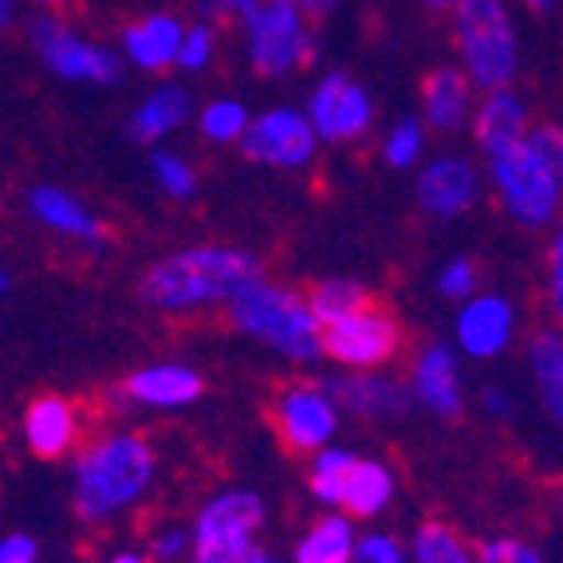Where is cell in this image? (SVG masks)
Segmentation results:
<instances>
[{"label": "cell", "mask_w": 563, "mask_h": 563, "mask_svg": "<svg viewBox=\"0 0 563 563\" xmlns=\"http://www.w3.org/2000/svg\"><path fill=\"white\" fill-rule=\"evenodd\" d=\"M264 280V264L244 249L198 244L151 264L142 276V300L158 311H198L229 303L241 288Z\"/></svg>", "instance_id": "obj_1"}, {"label": "cell", "mask_w": 563, "mask_h": 563, "mask_svg": "<svg viewBox=\"0 0 563 563\" xmlns=\"http://www.w3.org/2000/svg\"><path fill=\"white\" fill-rule=\"evenodd\" d=\"M488 178L497 186L505 213L525 229L555 225L563 194V134L536 126L525 139L488 154Z\"/></svg>", "instance_id": "obj_2"}, {"label": "cell", "mask_w": 563, "mask_h": 563, "mask_svg": "<svg viewBox=\"0 0 563 563\" xmlns=\"http://www.w3.org/2000/svg\"><path fill=\"white\" fill-rule=\"evenodd\" d=\"M154 470H158V457L142 433H107L87 445L71 470V500L79 520L103 525L119 517L122 508L139 505L154 485Z\"/></svg>", "instance_id": "obj_3"}, {"label": "cell", "mask_w": 563, "mask_h": 563, "mask_svg": "<svg viewBox=\"0 0 563 563\" xmlns=\"http://www.w3.org/2000/svg\"><path fill=\"white\" fill-rule=\"evenodd\" d=\"M225 311L236 331L261 339V343L296 358V363H311V358L323 355V328L308 311V300L284 288V284H249L225 303Z\"/></svg>", "instance_id": "obj_4"}, {"label": "cell", "mask_w": 563, "mask_h": 563, "mask_svg": "<svg viewBox=\"0 0 563 563\" xmlns=\"http://www.w3.org/2000/svg\"><path fill=\"white\" fill-rule=\"evenodd\" d=\"M457 36L461 56L470 67L473 84L497 91L517 76V36L505 16L500 0H457Z\"/></svg>", "instance_id": "obj_5"}, {"label": "cell", "mask_w": 563, "mask_h": 563, "mask_svg": "<svg viewBox=\"0 0 563 563\" xmlns=\"http://www.w3.org/2000/svg\"><path fill=\"white\" fill-rule=\"evenodd\" d=\"M264 525V500L249 488H229L206 500L189 528V563H236Z\"/></svg>", "instance_id": "obj_6"}, {"label": "cell", "mask_w": 563, "mask_h": 563, "mask_svg": "<svg viewBox=\"0 0 563 563\" xmlns=\"http://www.w3.org/2000/svg\"><path fill=\"white\" fill-rule=\"evenodd\" d=\"M249 59L256 76H284L311 59V40L296 0H261L249 20Z\"/></svg>", "instance_id": "obj_7"}, {"label": "cell", "mask_w": 563, "mask_h": 563, "mask_svg": "<svg viewBox=\"0 0 563 563\" xmlns=\"http://www.w3.org/2000/svg\"><path fill=\"white\" fill-rule=\"evenodd\" d=\"M402 347V328L390 311L366 303L343 320L323 328V355H331L347 371H378Z\"/></svg>", "instance_id": "obj_8"}, {"label": "cell", "mask_w": 563, "mask_h": 563, "mask_svg": "<svg viewBox=\"0 0 563 563\" xmlns=\"http://www.w3.org/2000/svg\"><path fill=\"white\" fill-rule=\"evenodd\" d=\"M32 47L40 52L52 71L59 79H71V84H119L122 79V64L103 52V47L87 44L84 36L67 29L64 20L56 16H36L29 24Z\"/></svg>", "instance_id": "obj_9"}, {"label": "cell", "mask_w": 563, "mask_h": 563, "mask_svg": "<svg viewBox=\"0 0 563 563\" xmlns=\"http://www.w3.org/2000/svg\"><path fill=\"white\" fill-rule=\"evenodd\" d=\"M273 426L288 453H316L335 438L339 410L323 383H296L276 395Z\"/></svg>", "instance_id": "obj_10"}, {"label": "cell", "mask_w": 563, "mask_h": 563, "mask_svg": "<svg viewBox=\"0 0 563 563\" xmlns=\"http://www.w3.org/2000/svg\"><path fill=\"white\" fill-rule=\"evenodd\" d=\"M241 146L249 162H261V166H276V169H300L316 154V131H311L308 114L276 107V111L261 114L256 122L244 126Z\"/></svg>", "instance_id": "obj_11"}, {"label": "cell", "mask_w": 563, "mask_h": 563, "mask_svg": "<svg viewBox=\"0 0 563 563\" xmlns=\"http://www.w3.org/2000/svg\"><path fill=\"white\" fill-rule=\"evenodd\" d=\"M375 119V103L358 84H351L343 71H331L320 79V87L311 91L308 122L316 139L323 142H355L371 131Z\"/></svg>", "instance_id": "obj_12"}, {"label": "cell", "mask_w": 563, "mask_h": 563, "mask_svg": "<svg viewBox=\"0 0 563 563\" xmlns=\"http://www.w3.org/2000/svg\"><path fill=\"white\" fill-rule=\"evenodd\" d=\"M517 339V308L505 296L473 291L457 311V347L470 358H497Z\"/></svg>", "instance_id": "obj_13"}, {"label": "cell", "mask_w": 563, "mask_h": 563, "mask_svg": "<svg viewBox=\"0 0 563 563\" xmlns=\"http://www.w3.org/2000/svg\"><path fill=\"white\" fill-rule=\"evenodd\" d=\"M323 390L331 395L335 410H351L358 418H402L410 410V386L375 371H347V375L328 378Z\"/></svg>", "instance_id": "obj_14"}, {"label": "cell", "mask_w": 563, "mask_h": 563, "mask_svg": "<svg viewBox=\"0 0 563 563\" xmlns=\"http://www.w3.org/2000/svg\"><path fill=\"white\" fill-rule=\"evenodd\" d=\"M410 398L438 418H457L465 395H461V363L445 343H430L410 366Z\"/></svg>", "instance_id": "obj_15"}, {"label": "cell", "mask_w": 563, "mask_h": 563, "mask_svg": "<svg viewBox=\"0 0 563 563\" xmlns=\"http://www.w3.org/2000/svg\"><path fill=\"white\" fill-rule=\"evenodd\" d=\"M201 390H206L201 375L181 363L142 366L122 383V398L131 406H146V410H181V406L198 402Z\"/></svg>", "instance_id": "obj_16"}, {"label": "cell", "mask_w": 563, "mask_h": 563, "mask_svg": "<svg viewBox=\"0 0 563 563\" xmlns=\"http://www.w3.org/2000/svg\"><path fill=\"white\" fill-rule=\"evenodd\" d=\"M24 442L36 457L56 461L79 445V410L64 395H40L24 410Z\"/></svg>", "instance_id": "obj_17"}, {"label": "cell", "mask_w": 563, "mask_h": 563, "mask_svg": "<svg viewBox=\"0 0 563 563\" xmlns=\"http://www.w3.org/2000/svg\"><path fill=\"white\" fill-rule=\"evenodd\" d=\"M413 194L430 217H461L477 201V169L465 158H438L418 174Z\"/></svg>", "instance_id": "obj_18"}, {"label": "cell", "mask_w": 563, "mask_h": 563, "mask_svg": "<svg viewBox=\"0 0 563 563\" xmlns=\"http://www.w3.org/2000/svg\"><path fill=\"white\" fill-rule=\"evenodd\" d=\"M29 209L40 225H47L52 233L71 236V241H84V244H91V249L107 244V225L76 198V194H67V189L32 186L29 189Z\"/></svg>", "instance_id": "obj_19"}, {"label": "cell", "mask_w": 563, "mask_h": 563, "mask_svg": "<svg viewBox=\"0 0 563 563\" xmlns=\"http://www.w3.org/2000/svg\"><path fill=\"white\" fill-rule=\"evenodd\" d=\"M528 134V111L520 103L517 95L508 91V87H497V91H488V99L481 103V111L473 114V139L485 154L500 151L508 142H517Z\"/></svg>", "instance_id": "obj_20"}, {"label": "cell", "mask_w": 563, "mask_h": 563, "mask_svg": "<svg viewBox=\"0 0 563 563\" xmlns=\"http://www.w3.org/2000/svg\"><path fill=\"white\" fill-rule=\"evenodd\" d=\"M390 497H395V473H390V465L355 457L339 508H347V517L366 520V517H378V512L390 505Z\"/></svg>", "instance_id": "obj_21"}, {"label": "cell", "mask_w": 563, "mask_h": 563, "mask_svg": "<svg viewBox=\"0 0 563 563\" xmlns=\"http://www.w3.org/2000/svg\"><path fill=\"white\" fill-rule=\"evenodd\" d=\"M422 103L426 119L438 131H457L461 122L470 119V79L461 76L457 67H438L422 84Z\"/></svg>", "instance_id": "obj_22"}, {"label": "cell", "mask_w": 563, "mask_h": 563, "mask_svg": "<svg viewBox=\"0 0 563 563\" xmlns=\"http://www.w3.org/2000/svg\"><path fill=\"white\" fill-rule=\"evenodd\" d=\"M186 119H189V91L178 84H162L158 91L131 114L126 131H131L134 142H158V139H166L169 131H178Z\"/></svg>", "instance_id": "obj_23"}, {"label": "cell", "mask_w": 563, "mask_h": 563, "mask_svg": "<svg viewBox=\"0 0 563 563\" xmlns=\"http://www.w3.org/2000/svg\"><path fill=\"white\" fill-rule=\"evenodd\" d=\"M181 24L174 16H146L134 29H126V56L146 71H162L178 59L181 44Z\"/></svg>", "instance_id": "obj_24"}, {"label": "cell", "mask_w": 563, "mask_h": 563, "mask_svg": "<svg viewBox=\"0 0 563 563\" xmlns=\"http://www.w3.org/2000/svg\"><path fill=\"white\" fill-rule=\"evenodd\" d=\"M528 363H532L536 390H540V402H544L548 418L560 422L563 418V339L555 328L536 331L532 347H528Z\"/></svg>", "instance_id": "obj_25"}, {"label": "cell", "mask_w": 563, "mask_h": 563, "mask_svg": "<svg viewBox=\"0 0 563 563\" xmlns=\"http://www.w3.org/2000/svg\"><path fill=\"white\" fill-rule=\"evenodd\" d=\"M351 548H355V525L351 517L339 512H323L296 544V563H351Z\"/></svg>", "instance_id": "obj_26"}, {"label": "cell", "mask_w": 563, "mask_h": 563, "mask_svg": "<svg viewBox=\"0 0 563 563\" xmlns=\"http://www.w3.org/2000/svg\"><path fill=\"white\" fill-rule=\"evenodd\" d=\"M351 465H355V453L335 450V445H323V450L311 453L308 488H311V497L320 500L323 508H339V500H343V485H347Z\"/></svg>", "instance_id": "obj_27"}, {"label": "cell", "mask_w": 563, "mask_h": 563, "mask_svg": "<svg viewBox=\"0 0 563 563\" xmlns=\"http://www.w3.org/2000/svg\"><path fill=\"white\" fill-rule=\"evenodd\" d=\"M308 300V311L316 316V323L320 328H328V323L343 320V316H351V311L366 308L371 303V296H366V288L358 280H320L316 288H311V296H303Z\"/></svg>", "instance_id": "obj_28"}, {"label": "cell", "mask_w": 563, "mask_h": 563, "mask_svg": "<svg viewBox=\"0 0 563 563\" xmlns=\"http://www.w3.org/2000/svg\"><path fill=\"white\" fill-rule=\"evenodd\" d=\"M410 563H477V560H473V548L461 540L457 528L442 525V520H430V525H422L418 536H413Z\"/></svg>", "instance_id": "obj_29"}, {"label": "cell", "mask_w": 563, "mask_h": 563, "mask_svg": "<svg viewBox=\"0 0 563 563\" xmlns=\"http://www.w3.org/2000/svg\"><path fill=\"white\" fill-rule=\"evenodd\" d=\"M244 126H249V111H244L236 99H217V103H209L206 111H201V134H206L209 142H221V146L241 142Z\"/></svg>", "instance_id": "obj_30"}, {"label": "cell", "mask_w": 563, "mask_h": 563, "mask_svg": "<svg viewBox=\"0 0 563 563\" xmlns=\"http://www.w3.org/2000/svg\"><path fill=\"white\" fill-rule=\"evenodd\" d=\"M151 169H154V181L162 186V194H169L174 201L194 198V189H198V174H194V166H189L181 154L154 151Z\"/></svg>", "instance_id": "obj_31"}, {"label": "cell", "mask_w": 563, "mask_h": 563, "mask_svg": "<svg viewBox=\"0 0 563 563\" xmlns=\"http://www.w3.org/2000/svg\"><path fill=\"white\" fill-rule=\"evenodd\" d=\"M422 146H426L422 122H418V119H402L395 131L386 134L383 158L390 162L395 169H406V166H413V162L422 158Z\"/></svg>", "instance_id": "obj_32"}, {"label": "cell", "mask_w": 563, "mask_h": 563, "mask_svg": "<svg viewBox=\"0 0 563 563\" xmlns=\"http://www.w3.org/2000/svg\"><path fill=\"white\" fill-rule=\"evenodd\" d=\"M473 560L477 563H544V555L536 552L532 544H525V540H517V536H488V540H481Z\"/></svg>", "instance_id": "obj_33"}, {"label": "cell", "mask_w": 563, "mask_h": 563, "mask_svg": "<svg viewBox=\"0 0 563 563\" xmlns=\"http://www.w3.org/2000/svg\"><path fill=\"white\" fill-rule=\"evenodd\" d=\"M351 563H410V555H406V548L398 544L395 536L371 532V536H355Z\"/></svg>", "instance_id": "obj_34"}, {"label": "cell", "mask_w": 563, "mask_h": 563, "mask_svg": "<svg viewBox=\"0 0 563 563\" xmlns=\"http://www.w3.org/2000/svg\"><path fill=\"white\" fill-rule=\"evenodd\" d=\"M438 291H442L445 300H470L473 291H477V264L473 261H450L438 276Z\"/></svg>", "instance_id": "obj_35"}, {"label": "cell", "mask_w": 563, "mask_h": 563, "mask_svg": "<svg viewBox=\"0 0 563 563\" xmlns=\"http://www.w3.org/2000/svg\"><path fill=\"white\" fill-rule=\"evenodd\" d=\"M209 59H213V32H209L206 24L181 32L178 59H174V64L189 67V71H201V67H209Z\"/></svg>", "instance_id": "obj_36"}, {"label": "cell", "mask_w": 563, "mask_h": 563, "mask_svg": "<svg viewBox=\"0 0 563 563\" xmlns=\"http://www.w3.org/2000/svg\"><path fill=\"white\" fill-rule=\"evenodd\" d=\"M189 552V532L186 528H158L151 540V560L154 563H178Z\"/></svg>", "instance_id": "obj_37"}, {"label": "cell", "mask_w": 563, "mask_h": 563, "mask_svg": "<svg viewBox=\"0 0 563 563\" xmlns=\"http://www.w3.org/2000/svg\"><path fill=\"white\" fill-rule=\"evenodd\" d=\"M0 563H40V548L32 536L12 532L0 540Z\"/></svg>", "instance_id": "obj_38"}, {"label": "cell", "mask_w": 563, "mask_h": 563, "mask_svg": "<svg viewBox=\"0 0 563 563\" xmlns=\"http://www.w3.org/2000/svg\"><path fill=\"white\" fill-rule=\"evenodd\" d=\"M548 300H552V311L563 308V241L552 236L548 244Z\"/></svg>", "instance_id": "obj_39"}, {"label": "cell", "mask_w": 563, "mask_h": 563, "mask_svg": "<svg viewBox=\"0 0 563 563\" xmlns=\"http://www.w3.org/2000/svg\"><path fill=\"white\" fill-rule=\"evenodd\" d=\"M481 410H485L488 418H497V422H508V418L517 413V398L508 395L505 386H485V390H481Z\"/></svg>", "instance_id": "obj_40"}, {"label": "cell", "mask_w": 563, "mask_h": 563, "mask_svg": "<svg viewBox=\"0 0 563 563\" xmlns=\"http://www.w3.org/2000/svg\"><path fill=\"white\" fill-rule=\"evenodd\" d=\"M201 9L209 12V16H221V20H249L256 12V4L261 0H198Z\"/></svg>", "instance_id": "obj_41"}, {"label": "cell", "mask_w": 563, "mask_h": 563, "mask_svg": "<svg viewBox=\"0 0 563 563\" xmlns=\"http://www.w3.org/2000/svg\"><path fill=\"white\" fill-rule=\"evenodd\" d=\"M296 4H300V9H308L311 16H323V12H331L339 4V0H296Z\"/></svg>", "instance_id": "obj_42"}, {"label": "cell", "mask_w": 563, "mask_h": 563, "mask_svg": "<svg viewBox=\"0 0 563 563\" xmlns=\"http://www.w3.org/2000/svg\"><path fill=\"white\" fill-rule=\"evenodd\" d=\"M236 563H280V560H276L273 552H264V548H256V544H253V548H249V552H244Z\"/></svg>", "instance_id": "obj_43"}, {"label": "cell", "mask_w": 563, "mask_h": 563, "mask_svg": "<svg viewBox=\"0 0 563 563\" xmlns=\"http://www.w3.org/2000/svg\"><path fill=\"white\" fill-rule=\"evenodd\" d=\"M107 563H151L142 552H119V555H111Z\"/></svg>", "instance_id": "obj_44"}, {"label": "cell", "mask_w": 563, "mask_h": 563, "mask_svg": "<svg viewBox=\"0 0 563 563\" xmlns=\"http://www.w3.org/2000/svg\"><path fill=\"white\" fill-rule=\"evenodd\" d=\"M9 20H12V4L9 0H0V32L9 29Z\"/></svg>", "instance_id": "obj_45"}, {"label": "cell", "mask_w": 563, "mask_h": 563, "mask_svg": "<svg viewBox=\"0 0 563 563\" xmlns=\"http://www.w3.org/2000/svg\"><path fill=\"white\" fill-rule=\"evenodd\" d=\"M426 4H430V9H438V12H442V9H453V4H457V0H426Z\"/></svg>", "instance_id": "obj_46"}, {"label": "cell", "mask_w": 563, "mask_h": 563, "mask_svg": "<svg viewBox=\"0 0 563 563\" xmlns=\"http://www.w3.org/2000/svg\"><path fill=\"white\" fill-rule=\"evenodd\" d=\"M528 4H532L536 12H548V9H552V4H555V0H528Z\"/></svg>", "instance_id": "obj_47"}, {"label": "cell", "mask_w": 563, "mask_h": 563, "mask_svg": "<svg viewBox=\"0 0 563 563\" xmlns=\"http://www.w3.org/2000/svg\"><path fill=\"white\" fill-rule=\"evenodd\" d=\"M4 288H9V276L0 273V296H4Z\"/></svg>", "instance_id": "obj_48"}, {"label": "cell", "mask_w": 563, "mask_h": 563, "mask_svg": "<svg viewBox=\"0 0 563 563\" xmlns=\"http://www.w3.org/2000/svg\"><path fill=\"white\" fill-rule=\"evenodd\" d=\"M36 4H47V0H36Z\"/></svg>", "instance_id": "obj_49"}]
</instances>
